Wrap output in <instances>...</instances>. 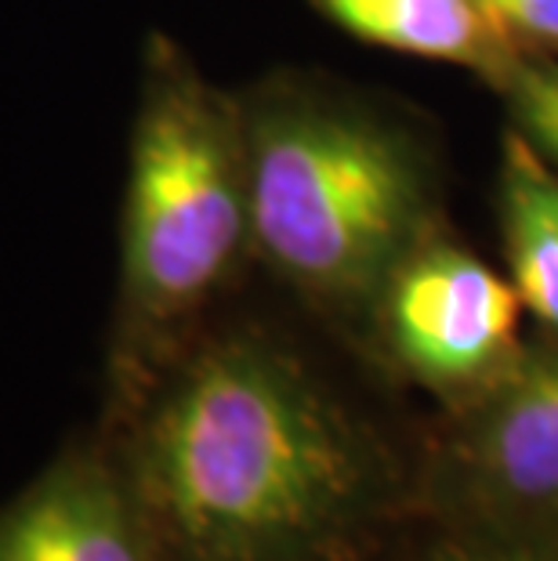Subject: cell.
Listing matches in <instances>:
<instances>
[{
	"label": "cell",
	"mask_w": 558,
	"mask_h": 561,
	"mask_svg": "<svg viewBox=\"0 0 558 561\" xmlns=\"http://www.w3.org/2000/svg\"><path fill=\"white\" fill-rule=\"evenodd\" d=\"M102 435L168 561H338L382 485L349 410L258 327L204 330Z\"/></svg>",
	"instance_id": "cell-1"
},
{
	"label": "cell",
	"mask_w": 558,
	"mask_h": 561,
	"mask_svg": "<svg viewBox=\"0 0 558 561\" xmlns=\"http://www.w3.org/2000/svg\"><path fill=\"white\" fill-rule=\"evenodd\" d=\"M243 257L254 243L240 94L215 88L182 44L152 33L127 149L105 427L207 330Z\"/></svg>",
	"instance_id": "cell-2"
},
{
	"label": "cell",
	"mask_w": 558,
	"mask_h": 561,
	"mask_svg": "<svg viewBox=\"0 0 558 561\" xmlns=\"http://www.w3.org/2000/svg\"><path fill=\"white\" fill-rule=\"evenodd\" d=\"M254 257L330 316L363 319L435 236L429 163L407 130L305 80L240 99Z\"/></svg>",
	"instance_id": "cell-3"
},
{
	"label": "cell",
	"mask_w": 558,
	"mask_h": 561,
	"mask_svg": "<svg viewBox=\"0 0 558 561\" xmlns=\"http://www.w3.org/2000/svg\"><path fill=\"white\" fill-rule=\"evenodd\" d=\"M439 500L486 540L558 554V337L522 344L465 396L435 460Z\"/></svg>",
	"instance_id": "cell-4"
},
{
	"label": "cell",
	"mask_w": 558,
	"mask_h": 561,
	"mask_svg": "<svg viewBox=\"0 0 558 561\" xmlns=\"http://www.w3.org/2000/svg\"><path fill=\"white\" fill-rule=\"evenodd\" d=\"M522 301L508 276L471 250L429 236L399 261L366 319L413 380L468 396L522 348Z\"/></svg>",
	"instance_id": "cell-5"
},
{
	"label": "cell",
	"mask_w": 558,
	"mask_h": 561,
	"mask_svg": "<svg viewBox=\"0 0 558 561\" xmlns=\"http://www.w3.org/2000/svg\"><path fill=\"white\" fill-rule=\"evenodd\" d=\"M0 561H168L121 453L102 432L66 446L0 507Z\"/></svg>",
	"instance_id": "cell-6"
},
{
	"label": "cell",
	"mask_w": 558,
	"mask_h": 561,
	"mask_svg": "<svg viewBox=\"0 0 558 561\" xmlns=\"http://www.w3.org/2000/svg\"><path fill=\"white\" fill-rule=\"evenodd\" d=\"M312 8L355 41L460 66L493 88L526 55L486 0H312Z\"/></svg>",
	"instance_id": "cell-7"
},
{
	"label": "cell",
	"mask_w": 558,
	"mask_h": 561,
	"mask_svg": "<svg viewBox=\"0 0 558 561\" xmlns=\"http://www.w3.org/2000/svg\"><path fill=\"white\" fill-rule=\"evenodd\" d=\"M508 279L522 308L558 337V167L512 130L501 160Z\"/></svg>",
	"instance_id": "cell-8"
},
{
	"label": "cell",
	"mask_w": 558,
	"mask_h": 561,
	"mask_svg": "<svg viewBox=\"0 0 558 561\" xmlns=\"http://www.w3.org/2000/svg\"><path fill=\"white\" fill-rule=\"evenodd\" d=\"M504 94L512 124L551 167H558V62L555 58H526L508 69L497 83Z\"/></svg>",
	"instance_id": "cell-9"
},
{
	"label": "cell",
	"mask_w": 558,
	"mask_h": 561,
	"mask_svg": "<svg viewBox=\"0 0 558 561\" xmlns=\"http://www.w3.org/2000/svg\"><path fill=\"white\" fill-rule=\"evenodd\" d=\"M486 4L522 51L537 47L558 55V0H486Z\"/></svg>",
	"instance_id": "cell-10"
},
{
	"label": "cell",
	"mask_w": 558,
	"mask_h": 561,
	"mask_svg": "<svg viewBox=\"0 0 558 561\" xmlns=\"http://www.w3.org/2000/svg\"><path fill=\"white\" fill-rule=\"evenodd\" d=\"M435 561H558V554H544V551H533V547H519V543L482 540V543L460 547V551H446Z\"/></svg>",
	"instance_id": "cell-11"
}]
</instances>
